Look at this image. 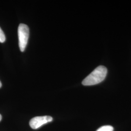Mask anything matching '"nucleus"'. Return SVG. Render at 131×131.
Wrapping results in <instances>:
<instances>
[{
    "mask_svg": "<svg viewBox=\"0 0 131 131\" xmlns=\"http://www.w3.org/2000/svg\"><path fill=\"white\" fill-rule=\"evenodd\" d=\"M107 73L106 68L103 66H100L84 79L82 84L85 86L98 84L105 78Z\"/></svg>",
    "mask_w": 131,
    "mask_h": 131,
    "instance_id": "nucleus-1",
    "label": "nucleus"
},
{
    "mask_svg": "<svg viewBox=\"0 0 131 131\" xmlns=\"http://www.w3.org/2000/svg\"><path fill=\"white\" fill-rule=\"evenodd\" d=\"M18 32L19 47L20 51L23 52L27 46L29 36V29L28 26L24 24H20L18 27Z\"/></svg>",
    "mask_w": 131,
    "mask_h": 131,
    "instance_id": "nucleus-2",
    "label": "nucleus"
},
{
    "mask_svg": "<svg viewBox=\"0 0 131 131\" xmlns=\"http://www.w3.org/2000/svg\"><path fill=\"white\" fill-rule=\"evenodd\" d=\"M52 117L49 116L36 117L31 119L29 124L30 127L33 129H37L43 125L52 122Z\"/></svg>",
    "mask_w": 131,
    "mask_h": 131,
    "instance_id": "nucleus-3",
    "label": "nucleus"
},
{
    "mask_svg": "<svg viewBox=\"0 0 131 131\" xmlns=\"http://www.w3.org/2000/svg\"><path fill=\"white\" fill-rule=\"evenodd\" d=\"M114 128L110 125H104L101 127L96 131H113Z\"/></svg>",
    "mask_w": 131,
    "mask_h": 131,
    "instance_id": "nucleus-4",
    "label": "nucleus"
},
{
    "mask_svg": "<svg viewBox=\"0 0 131 131\" xmlns=\"http://www.w3.org/2000/svg\"><path fill=\"white\" fill-rule=\"evenodd\" d=\"M5 41V36L2 29L0 27V42L3 43Z\"/></svg>",
    "mask_w": 131,
    "mask_h": 131,
    "instance_id": "nucleus-5",
    "label": "nucleus"
},
{
    "mask_svg": "<svg viewBox=\"0 0 131 131\" xmlns=\"http://www.w3.org/2000/svg\"><path fill=\"white\" fill-rule=\"evenodd\" d=\"M2 116H1V115L0 114V122H1V121L2 120Z\"/></svg>",
    "mask_w": 131,
    "mask_h": 131,
    "instance_id": "nucleus-6",
    "label": "nucleus"
},
{
    "mask_svg": "<svg viewBox=\"0 0 131 131\" xmlns=\"http://www.w3.org/2000/svg\"><path fill=\"white\" fill-rule=\"evenodd\" d=\"M2 85V83H1V81H0V88H1Z\"/></svg>",
    "mask_w": 131,
    "mask_h": 131,
    "instance_id": "nucleus-7",
    "label": "nucleus"
}]
</instances>
